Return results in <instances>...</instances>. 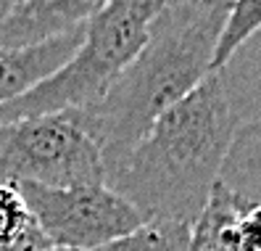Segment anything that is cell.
<instances>
[{
    "label": "cell",
    "mask_w": 261,
    "mask_h": 251,
    "mask_svg": "<svg viewBox=\"0 0 261 251\" xmlns=\"http://www.w3.org/2000/svg\"><path fill=\"white\" fill-rule=\"evenodd\" d=\"M232 248L235 251H261V207L245 203L232 225Z\"/></svg>",
    "instance_id": "14"
},
{
    "label": "cell",
    "mask_w": 261,
    "mask_h": 251,
    "mask_svg": "<svg viewBox=\"0 0 261 251\" xmlns=\"http://www.w3.org/2000/svg\"><path fill=\"white\" fill-rule=\"evenodd\" d=\"M106 185V164L90 108H69L0 127V185Z\"/></svg>",
    "instance_id": "4"
},
{
    "label": "cell",
    "mask_w": 261,
    "mask_h": 251,
    "mask_svg": "<svg viewBox=\"0 0 261 251\" xmlns=\"http://www.w3.org/2000/svg\"><path fill=\"white\" fill-rule=\"evenodd\" d=\"M16 188L42 235L56 248L95 251L145 222L140 212L109 185L42 188L21 182Z\"/></svg>",
    "instance_id": "5"
},
{
    "label": "cell",
    "mask_w": 261,
    "mask_h": 251,
    "mask_svg": "<svg viewBox=\"0 0 261 251\" xmlns=\"http://www.w3.org/2000/svg\"><path fill=\"white\" fill-rule=\"evenodd\" d=\"M164 0H111L87 21L85 40L64 66L32 90L0 103V127L69 108H93L143 48Z\"/></svg>",
    "instance_id": "3"
},
{
    "label": "cell",
    "mask_w": 261,
    "mask_h": 251,
    "mask_svg": "<svg viewBox=\"0 0 261 251\" xmlns=\"http://www.w3.org/2000/svg\"><path fill=\"white\" fill-rule=\"evenodd\" d=\"M245 209V201L232 196L222 182L214 185L208 207L193 227L190 251H235L232 248V225Z\"/></svg>",
    "instance_id": "10"
},
{
    "label": "cell",
    "mask_w": 261,
    "mask_h": 251,
    "mask_svg": "<svg viewBox=\"0 0 261 251\" xmlns=\"http://www.w3.org/2000/svg\"><path fill=\"white\" fill-rule=\"evenodd\" d=\"M232 3L172 0L153 16L143 48L93 106L106 164V185L148 138L161 114L206 82L211 56Z\"/></svg>",
    "instance_id": "1"
},
{
    "label": "cell",
    "mask_w": 261,
    "mask_h": 251,
    "mask_svg": "<svg viewBox=\"0 0 261 251\" xmlns=\"http://www.w3.org/2000/svg\"><path fill=\"white\" fill-rule=\"evenodd\" d=\"M85 32H87V24L71 35H64L48 45H40L35 51H13V53L0 51V103H8L24 96L40 80L58 72L80 51Z\"/></svg>",
    "instance_id": "7"
},
{
    "label": "cell",
    "mask_w": 261,
    "mask_h": 251,
    "mask_svg": "<svg viewBox=\"0 0 261 251\" xmlns=\"http://www.w3.org/2000/svg\"><path fill=\"white\" fill-rule=\"evenodd\" d=\"M103 0H0V51H35L76 32Z\"/></svg>",
    "instance_id": "6"
},
{
    "label": "cell",
    "mask_w": 261,
    "mask_h": 251,
    "mask_svg": "<svg viewBox=\"0 0 261 251\" xmlns=\"http://www.w3.org/2000/svg\"><path fill=\"white\" fill-rule=\"evenodd\" d=\"M193 227L195 225L172 219H148L129 235H121L95 251H190Z\"/></svg>",
    "instance_id": "12"
},
{
    "label": "cell",
    "mask_w": 261,
    "mask_h": 251,
    "mask_svg": "<svg viewBox=\"0 0 261 251\" xmlns=\"http://www.w3.org/2000/svg\"><path fill=\"white\" fill-rule=\"evenodd\" d=\"M219 182L240 201L261 207V122L238 127Z\"/></svg>",
    "instance_id": "9"
},
{
    "label": "cell",
    "mask_w": 261,
    "mask_h": 251,
    "mask_svg": "<svg viewBox=\"0 0 261 251\" xmlns=\"http://www.w3.org/2000/svg\"><path fill=\"white\" fill-rule=\"evenodd\" d=\"M235 132L238 122L214 74L159 117L109 188L127 198L145 222L195 225L219 182Z\"/></svg>",
    "instance_id": "2"
},
{
    "label": "cell",
    "mask_w": 261,
    "mask_h": 251,
    "mask_svg": "<svg viewBox=\"0 0 261 251\" xmlns=\"http://www.w3.org/2000/svg\"><path fill=\"white\" fill-rule=\"evenodd\" d=\"M238 127L261 122V29L217 74Z\"/></svg>",
    "instance_id": "8"
},
{
    "label": "cell",
    "mask_w": 261,
    "mask_h": 251,
    "mask_svg": "<svg viewBox=\"0 0 261 251\" xmlns=\"http://www.w3.org/2000/svg\"><path fill=\"white\" fill-rule=\"evenodd\" d=\"M48 238L16 185H0V251H45Z\"/></svg>",
    "instance_id": "11"
},
{
    "label": "cell",
    "mask_w": 261,
    "mask_h": 251,
    "mask_svg": "<svg viewBox=\"0 0 261 251\" xmlns=\"http://www.w3.org/2000/svg\"><path fill=\"white\" fill-rule=\"evenodd\" d=\"M261 29V0H240L229 8L211 56V74H219L245 42Z\"/></svg>",
    "instance_id": "13"
},
{
    "label": "cell",
    "mask_w": 261,
    "mask_h": 251,
    "mask_svg": "<svg viewBox=\"0 0 261 251\" xmlns=\"http://www.w3.org/2000/svg\"><path fill=\"white\" fill-rule=\"evenodd\" d=\"M45 251H71V248H56V246H50V248H45Z\"/></svg>",
    "instance_id": "15"
}]
</instances>
